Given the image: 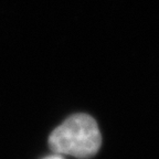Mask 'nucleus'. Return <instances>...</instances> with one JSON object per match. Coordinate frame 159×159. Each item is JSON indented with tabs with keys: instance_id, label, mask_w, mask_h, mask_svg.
<instances>
[{
	"instance_id": "nucleus-1",
	"label": "nucleus",
	"mask_w": 159,
	"mask_h": 159,
	"mask_svg": "<svg viewBox=\"0 0 159 159\" xmlns=\"http://www.w3.org/2000/svg\"><path fill=\"white\" fill-rule=\"evenodd\" d=\"M49 145L57 155L89 158L102 145L98 125L87 114H75L57 126L49 137Z\"/></svg>"
},
{
	"instance_id": "nucleus-2",
	"label": "nucleus",
	"mask_w": 159,
	"mask_h": 159,
	"mask_svg": "<svg viewBox=\"0 0 159 159\" xmlns=\"http://www.w3.org/2000/svg\"><path fill=\"white\" fill-rule=\"evenodd\" d=\"M44 159H64V158H63V157L61 156V155L55 154V155H52V156L47 157V158H44Z\"/></svg>"
}]
</instances>
